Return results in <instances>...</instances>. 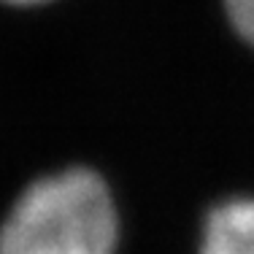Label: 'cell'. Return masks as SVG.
Here are the masks:
<instances>
[{
  "label": "cell",
  "instance_id": "1",
  "mask_svg": "<svg viewBox=\"0 0 254 254\" xmlns=\"http://www.w3.org/2000/svg\"><path fill=\"white\" fill-rule=\"evenodd\" d=\"M119 208L92 168H63L19 192L0 225V254H117Z\"/></svg>",
  "mask_w": 254,
  "mask_h": 254
},
{
  "label": "cell",
  "instance_id": "2",
  "mask_svg": "<svg viewBox=\"0 0 254 254\" xmlns=\"http://www.w3.org/2000/svg\"><path fill=\"white\" fill-rule=\"evenodd\" d=\"M197 254H254V197H225L205 214Z\"/></svg>",
  "mask_w": 254,
  "mask_h": 254
},
{
  "label": "cell",
  "instance_id": "3",
  "mask_svg": "<svg viewBox=\"0 0 254 254\" xmlns=\"http://www.w3.org/2000/svg\"><path fill=\"white\" fill-rule=\"evenodd\" d=\"M225 16L244 44L254 46V0H222Z\"/></svg>",
  "mask_w": 254,
  "mask_h": 254
},
{
  "label": "cell",
  "instance_id": "4",
  "mask_svg": "<svg viewBox=\"0 0 254 254\" xmlns=\"http://www.w3.org/2000/svg\"><path fill=\"white\" fill-rule=\"evenodd\" d=\"M0 3H11V5H41V3H49V0H0Z\"/></svg>",
  "mask_w": 254,
  "mask_h": 254
}]
</instances>
